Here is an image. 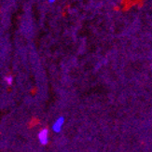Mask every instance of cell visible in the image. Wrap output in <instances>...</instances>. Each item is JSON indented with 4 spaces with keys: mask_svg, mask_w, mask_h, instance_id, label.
I'll list each match as a JSON object with an SVG mask.
<instances>
[{
    "mask_svg": "<svg viewBox=\"0 0 152 152\" xmlns=\"http://www.w3.org/2000/svg\"><path fill=\"white\" fill-rule=\"evenodd\" d=\"M55 1L56 0H48L49 4H53V3H55Z\"/></svg>",
    "mask_w": 152,
    "mask_h": 152,
    "instance_id": "4",
    "label": "cell"
},
{
    "mask_svg": "<svg viewBox=\"0 0 152 152\" xmlns=\"http://www.w3.org/2000/svg\"><path fill=\"white\" fill-rule=\"evenodd\" d=\"M5 80H6V82L8 83L9 85H11V83H12V77H11V76L6 77H5Z\"/></svg>",
    "mask_w": 152,
    "mask_h": 152,
    "instance_id": "3",
    "label": "cell"
},
{
    "mask_svg": "<svg viewBox=\"0 0 152 152\" xmlns=\"http://www.w3.org/2000/svg\"><path fill=\"white\" fill-rule=\"evenodd\" d=\"M38 141L41 145L45 146V145H47L49 143V130L48 129H42L40 130V132L38 133Z\"/></svg>",
    "mask_w": 152,
    "mask_h": 152,
    "instance_id": "1",
    "label": "cell"
},
{
    "mask_svg": "<svg viewBox=\"0 0 152 152\" xmlns=\"http://www.w3.org/2000/svg\"><path fill=\"white\" fill-rule=\"evenodd\" d=\"M64 124V117H59L57 120L52 124V131H54L55 133H60L63 126Z\"/></svg>",
    "mask_w": 152,
    "mask_h": 152,
    "instance_id": "2",
    "label": "cell"
}]
</instances>
